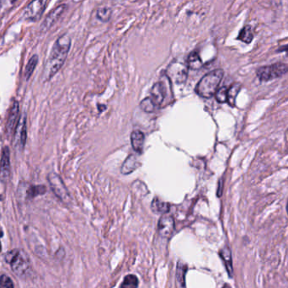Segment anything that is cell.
I'll list each match as a JSON object with an SVG mask.
<instances>
[{
	"instance_id": "6da1fadb",
	"label": "cell",
	"mask_w": 288,
	"mask_h": 288,
	"mask_svg": "<svg viewBox=\"0 0 288 288\" xmlns=\"http://www.w3.org/2000/svg\"><path fill=\"white\" fill-rule=\"evenodd\" d=\"M71 46V39L68 35H63L57 40L50 54L47 63V77L54 76L65 63Z\"/></svg>"
},
{
	"instance_id": "7a4b0ae2",
	"label": "cell",
	"mask_w": 288,
	"mask_h": 288,
	"mask_svg": "<svg viewBox=\"0 0 288 288\" xmlns=\"http://www.w3.org/2000/svg\"><path fill=\"white\" fill-rule=\"evenodd\" d=\"M224 72L222 69H216L210 72L199 81L195 87V92L202 98H211L218 90Z\"/></svg>"
},
{
	"instance_id": "3957f363",
	"label": "cell",
	"mask_w": 288,
	"mask_h": 288,
	"mask_svg": "<svg viewBox=\"0 0 288 288\" xmlns=\"http://www.w3.org/2000/svg\"><path fill=\"white\" fill-rule=\"evenodd\" d=\"M6 261L11 266L13 272L18 277H26L30 269V261L27 255L21 250H13L7 255Z\"/></svg>"
},
{
	"instance_id": "277c9868",
	"label": "cell",
	"mask_w": 288,
	"mask_h": 288,
	"mask_svg": "<svg viewBox=\"0 0 288 288\" xmlns=\"http://www.w3.org/2000/svg\"><path fill=\"white\" fill-rule=\"evenodd\" d=\"M288 73V65L284 63H275L269 66L261 67L257 70V77L263 82L280 78Z\"/></svg>"
},
{
	"instance_id": "5b68a950",
	"label": "cell",
	"mask_w": 288,
	"mask_h": 288,
	"mask_svg": "<svg viewBox=\"0 0 288 288\" xmlns=\"http://www.w3.org/2000/svg\"><path fill=\"white\" fill-rule=\"evenodd\" d=\"M188 66L186 63L181 62H173L168 68L166 75L170 81L176 83V84H183L187 81L188 76Z\"/></svg>"
},
{
	"instance_id": "8992f818",
	"label": "cell",
	"mask_w": 288,
	"mask_h": 288,
	"mask_svg": "<svg viewBox=\"0 0 288 288\" xmlns=\"http://www.w3.org/2000/svg\"><path fill=\"white\" fill-rule=\"evenodd\" d=\"M48 181H49L50 187L52 188V192L60 199L63 202H69L70 201V195L65 185L63 183V180L58 174L50 173L48 175Z\"/></svg>"
},
{
	"instance_id": "52a82bcc",
	"label": "cell",
	"mask_w": 288,
	"mask_h": 288,
	"mask_svg": "<svg viewBox=\"0 0 288 288\" xmlns=\"http://www.w3.org/2000/svg\"><path fill=\"white\" fill-rule=\"evenodd\" d=\"M48 0H33L31 1L23 11L24 19L27 20H38L47 7Z\"/></svg>"
},
{
	"instance_id": "ba28073f",
	"label": "cell",
	"mask_w": 288,
	"mask_h": 288,
	"mask_svg": "<svg viewBox=\"0 0 288 288\" xmlns=\"http://www.w3.org/2000/svg\"><path fill=\"white\" fill-rule=\"evenodd\" d=\"M175 230V220L169 215H163L160 217L158 224L159 235L163 238H170Z\"/></svg>"
},
{
	"instance_id": "9c48e42d",
	"label": "cell",
	"mask_w": 288,
	"mask_h": 288,
	"mask_svg": "<svg viewBox=\"0 0 288 288\" xmlns=\"http://www.w3.org/2000/svg\"><path fill=\"white\" fill-rule=\"evenodd\" d=\"M67 6L65 4H62L59 5L57 8H54L51 13H50L46 19H45L43 23L41 24V30L42 32L47 31L50 28L52 27V25H54L57 21H58L59 18L62 16V14L66 10Z\"/></svg>"
},
{
	"instance_id": "30bf717a",
	"label": "cell",
	"mask_w": 288,
	"mask_h": 288,
	"mask_svg": "<svg viewBox=\"0 0 288 288\" xmlns=\"http://www.w3.org/2000/svg\"><path fill=\"white\" fill-rule=\"evenodd\" d=\"M166 96V86L164 81H159L153 86L151 90V99L158 107H160Z\"/></svg>"
},
{
	"instance_id": "8fae6325",
	"label": "cell",
	"mask_w": 288,
	"mask_h": 288,
	"mask_svg": "<svg viewBox=\"0 0 288 288\" xmlns=\"http://www.w3.org/2000/svg\"><path fill=\"white\" fill-rule=\"evenodd\" d=\"M19 110L18 102L14 101L8 112L7 123H6V129L8 133L14 132V130L16 129L17 126H18L17 122L19 119Z\"/></svg>"
},
{
	"instance_id": "7c38bea8",
	"label": "cell",
	"mask_w": 288,
	"mask_h": 288,
	"mask_svg": "<svg viewBox=\"0 0 288 288\" xmlns=\"http://www.w3.org/2000/svg\"><path fill=\"white\" fill-rule=\"evenodd\" d=\"M10 154L8 147L3 148L1 162H0V176L2 178H7L10 170Z\"/></svg>"
},
{
	"instance_id": "4fadbf2b",
	"label": "cell",
	"mask_w": 288,
	"mask_h": 288,
	"mask_svg": "<svg viewBox=\"0 0 288 288\" xmlns=\"http://www.w3.org/2000/svg\"><path fill=\"white\" fill-rule=\"evenodd\" d=\"M144 141H145L144 134L141 131L135 130L132 132L131 143H132V148L138 154H141L143 152Z\"/></svg>"
},
{
	"instance_id": "5bb4252c",
	"label": "cell",
	"mask_w": 288,
	"mask_h": 288,
	"mask_svg": "<svg viewBox=\"0 0 288 288\" xmlns=\"http://www.w3.org/2000/svg\"><path fill=\"white\" fill-rule=\"evenodd\" d=\"M140 162L137 160V158L134 155H130L128 158H126L125 162L121 166V173L124 175H129L132 173L137 168L140 167Z\"/></svg>"
},
{
	"instance_id": "9a60e30c",
	"label": "cell",
	"mask_w": 288,
	"mask_h": 288,
	"mask_svg": "<svg viewBox=\"0 0 288 288\" xmlns=\"http://www.w3.org/2000/svg\"><path fill=\"white\" fill-rule=\"evenodd\" d=\"M219 254L220 257L222 258V261L224 262L226 269H227V272H228L229 277H233V261H232V253H231L230 249L228 246H225L223 249H222Z\"/></svg>"
},
{
	"instance_id": "2e32d148",
	"label": "cell",
	"mask_w": 288,
	"mask_h": 288,
	"mask_svg": "<svg viewBox=\"0 0 288 288\" xmlns=\"http://www.w3.org/2000/svg\"><path fill=\"white\" fill-rule=\"evenodd\" d=\"M241 84L235 83V84L231 85L230 88L228 89V100H227V102L232 107L235 105L237 96L241 91Z\"/></svg>"
},
{
	"instance_id": "e0dca14e",
	"label": "cell",
	"mask_w": 288,
	"mask_h": 288,
	"mask_svg": "<svg viewBox=\"0 0 288 288\" xmlns=\"http://www.w3.org/2000/svg\"><path fill=\"white\" fill-rule=\"evenodd\" d=\"M187 66L192 70H198L202 67V61L196 51L192 52L187 59Z\"/></svg>"
},
{
	"instance_id": "ac0fdd59",
	"label": "cell",
	"mask_w": 288,
	"mask_h": 288,
	"mask_svg": "<svg viewBox=\"0 0 288 288\" xmlns=\"http://www.w3.org/2000/svg\"><path fill=\"white\" fill-rule=\"evenodd\" d=\"M151 208L155 213L165 214V213L169 212L170 206L166 202H164V201L159 200L158 198H154L153 202H152Z\"/></svg>"
},
{
	"instance_id": "d6986e66",
	"label": "cell",
	"mask_w": 288,
	"mask_h": 288,
	"mask_svg": "<svg viewBox=\"0 0 288 288\" xmlns=\"http://www.w3.org/2000/svg\"><path fill=\"white\" fill-rule=\"evenodd\" d=\"M238 40L243 41L246 44H250V42L254 39V34H253L252 28L250 25H245L239 32L238 36Z\"/></svg>"
},
{
	"instance_id": "ffe728a7",
	"label": "cell",
	"mask_w": 288,
	"mask_h": 288,
	"mask_svg": "<svg viewBox=\"0 0 288 288\" xmlns=\"http://www.w3.org/2000/svg\"><path fill=\"white\" fill-rule=\"evenodd\" d=\"M187 272V266L182 262H179L177 265V272H176V277L178 281L179 284L181 286V288H184L186 286V274Z\"/></svg>"
},
{
	"instance_id": "44dd1931",
	"label": "cell",
	"mask_w": 288,
	"mask_h": 288,
	"mask_svg": "<svg viewBox=\"0 0 288 288\" xmlns=\"http://www.w3.org/2000/svg\"><path fill=\"white\" fill-rule=\"evenodd\" d=\"M140 107L143 111L147 113L154 112L159 109V107L154 104L151 97H147L146 99H143L140 103Z\"/></svg>"
},
{
	"instance_id": "7402d4cb",
	"label": "cell",
	"mask_w": 288,
	"mask_h": 288,
	"mask_svg": "<svg viewBox=\"0 0 288 288\" xmlns=\"http://www.w3.org/2000/svg\"><path fill=\"white\" fill-rule=\"evenodd\" d=\"M138 284V279L135 275H127L124 278L123 283H121L120 288H137Z\"/></svg>"
},
{
	"instance_id": "603a6c76",
	"label": "cell",
	"mask_w": 288,
	"mask_h": 288,
	"mask_svg": "<svg viewBox=\"0 0 288 288\" xmlns=\"http://www.w3.org/2000/svg\"><path fill=\"white\" fill-rule=\"evenodd\" d=\"M19 125L17 126V127H19V143L20 145L24 147V146H25V141H26V137H27L25 117H23V118L19 121Z\"/></svg>"
},
{
	"instance_id": "cb8c5ba5",
	"label": "cell",
	"mask_w": 288,
	"mask_h": 288,
	"mask_svg": "<svg viewBox=\"0 0 288 288\" xmlns=\"http://www.w3.org/2000/svg\"><path fill=\"white\" fill-rule=\"evenodd\" d=\"M97 18L102 22H107L111 16V8L107 6L100 7L97 10Z\"/></svg>"
},
{
	"instance_id": "d4e9b609",
	"label": "cell",
	"mask_w": 288,
	"mask_h": 288,
	"mask_svg": "<svg viewBox=\"0 0 288 288\" xmlns=\"http://www.w3.org/2000/svg\"><path fill=\"white\" fill-rule=\"evenodd\" d=\"M37 63H38V57L36 55L33 56L28 62L25 70V77L27 80L31 76V74H33L34 70L37 65Z\"/></svg>"
},
{
	"instance_id": "484cf974",
	"label": "cell",
	"mask_w": 288,
	"mask_h": 288,
	"mask_svg": "<svg viewBox=\"0 0 288 288\" xmlns=\"http://www.w3.org/2000/svg\"><path fill=\"white\" fill-rule=\"evenodd\" d=\"M215 96H216V99L219 103H225L228 100V88L225 86L221 87L217 90Z\"/></svg>"
},
{
	"instance_id": "4316f807",
	"label": "cell",
	"mask_w": 288,
	"mask_h": 288,
	"mask_svg": "<svg viewBox=\"0 0 288 288\" xmlns=\"http://www.w3.org/2000/svg\"><path fill=\"white\" fill-rule=\"evenodd\" d=\"M46 187L44 186H36V187H30L28 191V195L30 197H35L36 195H43L46 193Z\"/></svg>"
},
{
	"instance_id": "83f0119b",
	"label": "cell",
	"mask_w": 288,
	"mask_h": 288,
	"mask_svg": "<svg viewBox=\"0 0 288 288\" xmlns=\"http://www.w3.org/2000/svg\"><path fill=\"white\" fill-rule=\"evenodd\" d=\"M19 0H0V9L3 12H7L15 6Z\"/></svg>"
},
{
	"instance_id": "f1b7e54d",
	"label": "cell",
	"mask_w": 288,
	"mask_h": 288,
	"mask_svg": "<svg viewBox=\"0 0 288 288\" xmlns=\"http://www.w3.org/2000/svg\"><path fill=\"white\" fill-rule=\"evenodd\" d=\"M0 288H14V283L10 277L3 275L0 277Z\"/></svg>"
},
{
	"instance_id": "f546056e",
	"label": "cell",
	"mask_w": 288,
	"mask_h": 288,
	"mask_svg": "<svg viewBox=\"0 0 288 288\" xmlns=\"http://www.w3.org/2000/svg\"><path fill=\"white\" fill-rule=\"evenodd\" d=\"M222 180H221L219 182V188L217 190V195L218 196H221L222 195V187H223V185H222Z\"/></svg>"
},
{
	"instance_id": "4dcf8cb0",
	"label": "cell",
	"mask_w": 288,
	"mask_h": 288,
	"mask_svg": "<svg viewBox=\"0 0 288 288\" xmlns=\"http://www.w3.org/2000/svg\"><path fill=\"white\" fill-rule=\"evenodd\" d=\"M287 211H288V203H287Z\"/></svg>"
},
{
	"instance_id": "1f68e13d",
	"label": "cell",
	"mask_w": 288,
	"mask_h": 288,
	"mask_svg": "<svg viewBox=\"0 0 288 288\" xmlns=\"http://www.w3.org/2000/svg\"><path fill=\"white\" fill-rule=\"evenodd\" d=\"M223 288H229V287H228V285H225L224 286V287H223Z\"/></svg>"
},
{
	"instance_id": "d6a6232c",
	"label": "cell",
	"mask_w": 288,
	"mask_h": 288,
	"mask_svg": "<svg viewBox=\"0 0 288 288\" xmlns=\"http://www.w3.org/2000/svg\"><path fill=\"white\" fill-rule=\"evenodd\" d=\"M1 249H2V246H1V243H0V252H1Z\"/></svg>"
}]
</instances>
